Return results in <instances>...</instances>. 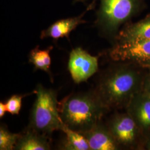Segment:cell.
I'll use <instances>...</instances> for the list:
<instances>
[{
  "instance_id": "cell-1",
  "label": "cell",
  "mask_w": 150,
  "mask_h": 150,
  "mask_svg": "<svg viewBox=\"0 0 150 150\" xmlns=\"http://www.w3.org/2000/svg\"><path fill=\"white\" fill-rule=\"evenodd\" d=\"M144 77L127 64L111 67L98 81L95 92L107 110L126 108L142 88Z\"/></svg>"
},
{
  "instance_id": "cell-10",
  "label": "cell",
  "mask_w": 150,
  "mask_h": 150,
  "mask_svg": "<svg viewBox=\"0 0 150 150\" xmlns=\"http://www.w3.org/2000/svg\"><path fill=\"white\" fill-rule=\"evenodd\" d=\"M85 12L81 15L75 17L68 18L55 22L41 33V39L52 38L57 40L59 38H69L70 33L76 27L86 21L82 20Z\"/></svg>"
},
{
  "instance_id": "cell-17",
  "label": "cell",
  "mask_w": 150,
  "mask_h": 150,
  "mask_svg": "<svg viewBox=\"0 0 150 150\" xmlns=\"http://www.w3.org/2000/svg\"><path fill=\"white\" fill-rule=\"evenodd\" d=\"M141 90L150 96V73L146 75L142 82Z\"/></svg>"
},
{
  "instance_id": "cell-3",
  "label": "cell",
  "mask_w": 150,
  "mask_h": 150,
  "mask_svg": "<svg viewBox=\"0 0 150 150\" xmlns=\"http://www.w3.org/2000/svg\"><path fill=\"white\" fill-rule=\"evenodd\" d=\"M36 95L33 105L28 128L49 137L54 131L60 130V117L57 91L38 84L34 90Z\"/></svg>"
},
{
  "instance_id": "cell-4",
  "label": "cell",
  "mask_w": 150,
  "mask_h": 150,
  "mask_svg": "<svg viewBox=\"0 0 150 150\" xmlns=\"http://www.w3.org/2000/svg\"><path fill=\"white\" fill-rule=\"evenodd\" d=\"M100 2L97 25L110 35L117 32L120 25L134 14L139 5V0H100Z\"/></svg>"
},
{
  "instance_id": "cell-2",
  "label": "cell",
  "mask_w": 150,
  "mask_h": 150,
  "mask_svg": "<svg viewBox=\"0 0 150 150\" xmlns=\"http://www.w3.org/2000/svg\"><path fill=\"white\" fill-rule=\"evenodd\" d=\"M106 111L95 91L71 94L59 102L62 122L81 134L99 123Z\"/></svg>"
},
{
  "instance_id": "cell-19",
  "label": "cell",
  "mask_w": 150,
  "mask_h": 150,
  "mask_svg": "<svg viewBox=\"0 0 150 150\" xmlns=\"http://www.w3.org/2000/svg\"><path fill=\"white\" fill-rule=\"evenodd\" d=\"M145 148L147 150H150V136L145 141Z\"/></svg>"
},
{
  "instance_id": "cell-11",
  "label": "cell",
  "mask_w": 150,
  "mask_h": 150,
  "mask_svg": "<svg viewBox=\"0 0 150 150\" xmlns=\"http://www.w3.org/2000/svg\"><path fill=\"white\" fill-rule=\"evenodd\" d=\"M51 149L48 137L30 128L20 134L14 150H48Z\"/></svg>"
},
{
  "instance_id": "cell-12",
  "label": "cell",
  "mask_w": 150,
  "mask_h": 150,
  "mask_svg": "<svg viewBox=\"0 0 150 150\" xmlns=\"http://www.w3.org/2000/svg\"><path fill=\"white\" fill-rule=\"evenodd\" d=\"M117 37V42L150 39V17L124 28Z\"/></svg>"
},
{
  "instance_id": "cell-15",
  "label": "cell",
  "mask_w": 150,
  "mask_h": 150,
  "mask_svg": "<svg viewBox=\"0 0 150 150\" xmlns=\"http://www.w3.org/2000/svg\"><path fill=\"white\" fill-rule=\"evenodd\" d=\"M20 134L10 132L5 126L0 127V150H14Z\"/></svg>"
},
{
  "instance_id": "cell-7",
  "label": "cell",
  "mask_w": 150,
  "mask_h": 150,
  "mask_svg": "<svg viewBox=\"0 0 150 150\" xmlns=\"http://www.w3.org/2000/svg\"><path fill=\"white\" fill-rule=\"evenodd\" d=\"M68 68L75 83L86 82L98 71V57L92 56L82 48L77 47L70 52Z\"/></svg>"
},
{
  "instance_id": "cell-18",
  "label": "cell",
  "mask_w": 150,
  "mask_h": 150,
  "mask_svg": "<svg viewBox=\"0 0 150 150\" xmlns=\"http://www.w3.org/2000/svg\"><path fill=\"white\" fill-rule=\"evenodd\" d=\"M6 112H7V111L5 103L0 102V118H2Z\"/></svg>"
},
{
  "instance_id": "cell-20",
  "label": "cell",
  "mask_w": 150,
  "mask_h": 150,
  "mask_svg": "<svg viewBox=\"0 0 150 150\" xmlns=\"http://www.w3.org/2000/svg\"><path fill=\"white\" fill-rule=\"evenodd\" d=\"M149 72L150 73V67L149 69Z\"/></svg>"
},
{
  "instance_id": "cell-5",
  "label": "cell",
  "mask_w": 150,
  "mask_h": 150,
  "mask_svg": "<svg viewBox=\"0 0 150 150\" xmlns=\"http://www.w3.org/2000/svg\"><path fill=\"white\" fill-rule=\"evenodd\" d=\"M107 127L121 148H137L145 139L133 118L127 112L113 116Z\"/></svg>"
},
{
  "instance_id": "cell-16",
  "label": "cell",
  "mask_w": 150,
  "mask_h": 150,
  "mask_svg": "<svg viewBox=\"0 0 150 150\" xmlns=\"http://www.w3.org/2000/svg\"><path fill=\"white\" fill-rule=\"evenodd\" d=\"M28 95H14L8 98L5 103L7 112L11 115L19 114L21 108L22 98Z\"/></svg>"
},
{
  "instance_id": "cell-6",
  "label": "cell",
  "mask_w": 150,
  "mask_h": 150,
  "mask_svg": "<svg viewBox=\"0 0 150 150\" xmlns=\"http://www.w3.org/2000/svg\"><path fill=\"white\" fill-rule=\"evenodd\" d=\"M113 61L129 62L149 69L150 67V39L117 42L109 52Z\"/></svg>"
},
{
  "instance_id": "cell-13",
  "label": "cell",
  "mask_w": 150,
  "mask_h": 150,
  "mask_svg": "<svg viewBox=\"0 0 150 150\" xmlns=\"http://www.w3.org/2000/svg\"><path fill=\"white\" fill-rule=\"evenodd\" d=\"M60 131L66 137L63 140L60 149L64 150H90L88 141L81 133L72 130L62 123Z\"/></svg>"
},
{
  "instance_id": "cell-14",
  "label": "cell",
  "mask_w": 150,
  "mask_h": 150,
  "mask_svg": "<svg viewBox=\"0 0 150 150\" xmlns=\"http://www.w3.org/2000/svg\"><path fill=\"white\" fill-rule=\"evenodd\" d=\"M50 47L46 50H40L39 46H36L30 52L29 54V62L33 64L36 70L43 71L51 76L50 66L51 64V59L50 52L52 49Z\"/></svg>"
},
{
  "instance_id": "cell-8",
  "label": "cell",
  "mask_w": 150,
  "mask_h": 150,
  "mask_svg": "<svg viewBox=\"0 0 150 150\" xmlns=\"http://www.w3.org/2000/svg\"><path fill=\"white\" fill-rule=\"evenodd\" d=\"M127 112L138 126L145 141L150 136V96L141 90L131 99Z\"/></svg>"
},
{
  "instance_id": "cell-9",
  "label": "cell",
  "mask_w": 150,
  "mask_h": 150,
  "mask_svg": "<svg viewBox=\"0 0 150 150\" xmlns=\"http://www.w3.org/2000/svg\"><path fill=\"white\" fill-rule=\"evenodd\" d=\"M82 134L88 141L90 150H116L121 148L107 126L100 122Z\"/></svg>"
}]
</instances>
